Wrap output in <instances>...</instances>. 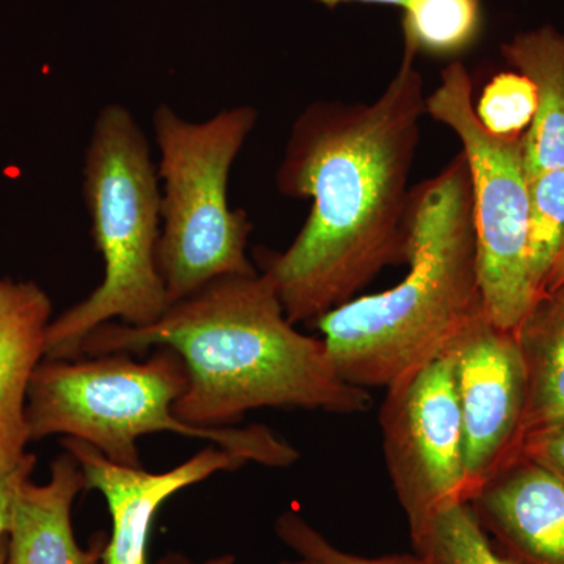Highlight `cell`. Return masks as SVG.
Masks as SVG:
<instances>
[{
  "label": "cell",
  "mask_w": 564,
  "mask_h": 564,
  "mask_svg": "<svg viewBox=\"0 0 564 564\" xmlns=\"http://www.w3.org/2000/svg\"><path fill=\"white\" fill-rule=\"evenodd\" d=\"M500 51L536 93V111L524 135L529 180L564 170V33L543 25L518 33Z\"/></svg>",
  "instance_id": "obj_14"
},
{
  "label": "cell",
  "mask_w": 564,
  "mask_h": 564,
  "mask_svg": "<svg viewBox=\"0 0 564 564\" xmlns=\"http://www.w3.org/2000/svg\"><path fill=\"white\" fill-rule=\"evenodd\" d=\"M414 61L403 52L373 102L317 101L293 122L276 187L313 207L288 250L256 251L292 325L318 321L408 262V182L426 113Z\"/></svg>",
  "instance_id": "obj_1"
},
{
  "label": "cell",
  "mask_w": 564,
  "mask_h": 564,
  "mask_svg": "<svg viewBox=\"0 0 564 564\" xmlns=\"http://www.w3.org/2000/svg\"><path fill=\"white\" fill-rule=\"evenodd\" d=\"M281 564H322V563H318V562H315V560H311V558H300L299 562H289V563H281Z\"/></svg>",
  "instance_id": "obj_27"
},
{
  "label": "cell",
  "mask_w": 564,
  "mask_h": 564,
  "mask_svg": "<svg viewBox=\"0 0 564 564\" xmlns=\"http://www.w3.org/2000/svg\"><path fill=\"white\" fill-rule=\"evenodd\" d=\"M386 391L380 411L386 466L413 534L444 508L467 502L451 351Z\"/></svg>",
  "instance_id": "obj_8"
},
{
  "label": "cell",
  "mask_w": 564,
  "mask_h": 564,
  "mask_svg": "<svg viewBox=\"0 0 564 564\" xmlns=\"http://www.w3.org/2000/svg\"><path fill=\"white\" fill-rule=\"evenodd\" d=\"M564 284V247L562 254H560L558 261H556L554 270H552L551 276L545 282L544 291H551V289L560 288Z\"/></svg>",
  "instance_id": "obj_23"
},
{
  "label": "cell",
  "mask_w": 564,
  "mask_h": 564,
  "mask_svg": "<svg viewBox=\"0 0 564 564\" xmlns=\"http://www.w3.org/2000/svg\"><path fill=\"white\" fill-rule=\"evenodd\" d=\"M7 560V538L2 544H0V564H6Z\"/></svg>",
  "instance_id": "obj_26"
},
{
  "label": "cell",
  "mask_w": 564,
  "mask_h": 564,
  "mask_svg": "<svg viewBox=\"0 0 564 564\" xmlns=\"http://www.w3.org/2000/svg\"><path fill=\"white\" fill-rule=\"evenodd\" d=\"M484 0H404V51L417 55L462 54L481 31Z\"/></svg>",
  "instance_id": "obj_16"
},
{
  "label": "cell",
  "mask_w": 564,
  "mask_h": 564,
  "mask_svg": "<svg viewBox=\"0 0 564 564\" xmlns=\"http://www.w3.org/2000/svg\"><path fill=\"white\" fill-rule=\"evenodd\" d=\"M236 563V556L234 555H221L217 556V558L207 560L204 563H192L188 560L181 558V556H170L169 560L161 564H234Z\"/></svg>",
  "instance_id": "obj_25"
},
{
  "label": "cell",
  "mask_w": 564,
  "mask_h": 564,
  "mask_svg": "<svg viewBox=\"0 0 564 564\" xmlns=\"http://www.w3.org/2000/svg\"><path fill=\"white\" fill-rule=\"evenodd\" d=\"M274 530L282 543L289 545L296 554L322 564H425L415 554L384 555L377 558L350 554L329 543L310 522L304 521L302 516L292 511L278 518Z\"/></svg>",
  "instance_id": "obj_20"
},
{
  "label": "cell",
  "mask_w": 564,
  "mask_h": 564,
  "mask_svg": "<svg viewBox=\"0 0 564 564\" xmlns=\"http://www.w3.org/2000/svg\"><path fill=\"white\" fill-rule=\"evenodd\" d=\"M84 199L104 280L84 302L50 323L44 359L80 358L85 337L120 318L147 326L169 310L159 270L161 188L150 144L131 110L109 104L99 111L85 151Z\"/></svg>",
  "instance_id": "obj_5"
},
{
  "label": "cell",
  "mask_w": 564,
  "mask_h": 564,
  "mask_svg": "<svg viewBox=\"0 0 564 564\" xmlns=\"http://www.w3.org/2000/svg\"><path fill=\"white\" fill-rule=\"evenodd\" d=\"M529 280L534 300L543 293L564 247V170L530 177Z\"/></svg>",
  "instance_id": "obj_18"
},
{
  "label": "cell",
  "mask_w": 564,
  "mask_h": 564,
  "mask_svg": "<svg viewBox=\"0 0 564 564\" xmlns=\"http://www.w3.org/2000/svg\"><path fill=\"white\" fill-rule=\"evenodd\" d=\"M478 521L514 564H564V481L519 456L473 499Z\"/></svg>",
  "instance_id": "obj_11"
},
{
  "label": "cell",
  "mask_w": 564,
  "mask_h": 564,
  "mask_svg": "<svg viewBox=\"0 0 564 564\" xmlns=\"http://www.w3.org/2000/svg\"><path fill=\"white\" fill-rule=\"evenodd\" d=\"M425 110L462 141L473 184L478 280L486 315L516 332L534 295L529 280L530 188L524 135L497 137L475 113L474 85L463 63L441 73Z\"/></svg>",
  "instance_id": "obj_7"
},
{
  "label": "cell",
  "mask_w": 564,
  "mask_h": 564,
  "mask_svg": "<svg viewBox=\"0 0 564 564\" xmlns=\"http://www.w3.org/2000/svg\"><path fill=\"white\" fill-rule=\"evenodd\" d=\"M85 489L84 473L68 452L52 463L47 484L22 481L7 534L6 564H104V534L85 551L70 524L74 500Z\"/></svg>",
  "instance_id": "obj_13"
},
{
  "label": "cell",
  "mask_w": 564,
  "mask_h": 564,
  "mask_svg": "<svg viewBox=\"0 0 564 564\" xmlns=\"http://www.w3.org/2000/svg\"><path fill=\"white\" fill-rule=\"evenodd\" d=\"M514 334L525 372L524 443L564 423V284L541 293Z\"/></svg>",
  "instance_id": "obj_15"
},
{
  "label": "cell",
  "mask_w": 564,
  "mask_h": 564,
  "mask_svg": "<svg viewBox=\"0 0 564 564\" xmlns=\"http://www.w3.org/2000/svg\"><path fill=\"white\" fill-rule=\"evenodd\" d=\"M519 456L540 464L564 481V423L527 436Z\"/></svg>",
  "instance_id": "obj_21"
},
{
  "label": "cell",
  "mask_w": 564,
  "mask_h": 564,
  "mask_svg": "<svg viewBox=\"0 0 564 564\" xmlns=\"http://www.w3.org/2000/svg\"><path fill=\"white\" fill-rule=\"evenodd\" d=\"M158 347L173 348L187 367L174 414L203 429L232 425L258 408L355 415L373 404L372 393L340 378L325 340L296 332L262 272L217 278L151 325L104 323L85 337L80 356Z\"/></svg>",
  "instance_id": "obj_2"
},
{
  "label": "cell",
  "mask_w": 564,
  "mask_h": 564,
  "mask_svg": "<svg viewBox=\"0 0 564 564\" xmlns=\"http://www.w3.org/2000/svg\"><path fill=\"white\" fill-rule=\"evenodd\" d=\"M35 464V456L25 454L17 466L10 467V469L0 467V544L6 541L7 534H9L18 488H20L22 481L31 478Z\"/></svg>",
  "instance_id": "obj_22"
},
{
  "label": "cell",
  "mask_w": 564,
  "mask_h": 564,
  "mask_svg": "<svg viewBox=\"0 0 564 564\" xmlns=\"http://www.w3.org/2000/svg\"><path fill=\"white\" fill-rule=\"evenodd\" d=\"M0 282H2V280H0Z\"/></svg>",
  "instance_id": "obj_28"
},
{
  "label": "cell",
  "mask_w": 564,
  "mask_h": 564,
  "mask_svg": "<svg viewBox=\"0 0 564 564\" xmlns=\"http://www.w3.org/2000/svg\"><path fill=\"white\" fill-rule=\"evenodd\" d=\"M62 445L79 464L87 489L101 492L109 507L113 530L104 549V564H150L148 544L159 508L188 486L248 464L242 456L210 444L169 473L152 474L111 463L98 448L74 437H65Z\"/></svg>",
  "instance_id": "obj_10"
},
{
  "label": "cell",
  "mask_w": 564,
  "mask_h": 564,
  "mask_svg": "<svg viewBox=\"0 0 564 564\" xmlns=\"http://www.w3.org/2000/svg\"><path fill=\"white\" fill-rule=\"evenodd\" d=\"M256 122L258 110L250 106L199 122L184 120L166 104L155 110L163 182L158 261L169 304L217 278L258 272L247 258L248 215L228 204L232 163Z\"/></svg>",
  "instance_id": "obj_6"
},
{
  "label": "cell",
  "mask_w": 564,
  "mask_h": 564,
  "mask_svg": "<svg viewBox=\"0 0 564 564\" xmlns=\"http://www.w3.org/2000/svg\"><path fill=\"white\" fill-rule=\"evenodd\" d=\"M187 384V367L169 347L154 348L144 362L122 352L90 361L43 359L28 393L29 437L63 434L98 448L111 463L139 469L137 441L163 432L209 441L262 466L288 467L300 458L293 445L265 425L203 429L182 422L173 406Z\"/></svg>",
  "instance_id": "obj_4"
},
{
  "label": "cell",
  "mask_w": 564,
  "mask_h": 564,
  "mask_svg": "<svg viewBox=\"0 0 564 564\" xmlns=\"http://www.w3.org/2000/svg\"><path fill=\"white\" fill-rule=\"evenodd\" d=\"M317 2L323 3V6L329 7V9H334V7L340 6V3H378V6H395L402 9L404 0H317Z\"/></svg>",
  "instance_id": "obj_24"
},
{
  "label": "cell",
  "mask_w": 564,
  "mask_h": 564,
  "mask_svg": "<svg viewBox=\"0 0 564 564\" xmlns=\"http://www.w3.org/2000/svg\"><path fill=\"white\" fill-rule=\"evenodd\" d=\"M406 228L410 272L402 282L313 323L340 378L367 391L388 389L432 362L485 311L473 184L462 152L411 191Z\"/></svg>",
  "instance_id": "obj_3"
},
{
  "label": "cell",
  "mask_w": 564,
  "mask_h": 564,
  "mask_svg": "<svg viewBox=\"0 0 564 564\" xmlns=\"http://www.w3.org/2000/svg\"><path fill=\"white\" fill-rule=\"evenodd\" d=\"M411 540L425 564H514L494 545L469 502L444 508Z\"/></svg>",
  "instance_id": "obj_17"
},
{
  "label": "cell",
  "mask_w": 564,
  "mask_h": 564,
  "mask_svg": "<svg viewBox=\"0 0 564 564\" xmlns=\"http://www.w3.org/2000/svg\"><path fill=\"white\" fill-rule=\"evenodd\" d=\"M52 303L36 282H0V467L17 466L29 437L25 406L44 359Z\"/></svg>",
  "instance_id": "obj_12"
},
{
  "label": "cell",
  "mask_w": 564,
  "mask_h": 564,
  "mask_svg": "<svg viewBox=\"0 0 564 564\" xmlns=\"http://www.w3.org/2000/svg\"><path fill=\"white\" fill-rule=\"evenodd\" d=\"M463 426L466 500L521 455L525 372L514 332L486 311L448 345Z\"/></svg>",
  "instance_id": "obj_9"
},
{
  "label": "cell",
  "mask_w": 564,
  "mask_h": 564,
  "mask_svg": "<svg viewBox=\"0 0 564 564\" xmlns=\"http://www.w3.org/2000/svg\"><path fill=\"white\" fill-rule=\"evenodd\" d=\"M536 93L532 82L519 73H502L486 85L475 113L486 131L497 137H519L532 124Z\"/></svg>",
  "instance_id": "obj_19"
}]
</instances>
